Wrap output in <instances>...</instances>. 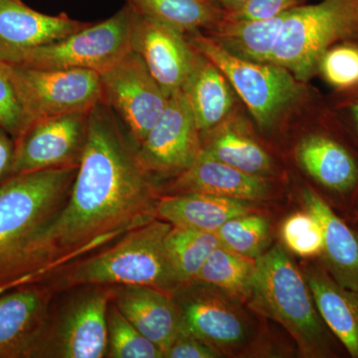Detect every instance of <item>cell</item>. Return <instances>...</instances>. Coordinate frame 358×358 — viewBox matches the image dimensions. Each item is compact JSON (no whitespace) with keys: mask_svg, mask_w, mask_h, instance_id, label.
<instances>
[{"mask_svg":"<svg viewBox=\"0 0 358 358\" xmlns=\"http://www.w3.org/2000/svg\"><path fill=\"white\" fill-rule=\"evenodd\" d=\"M136 150L114 110L96 103L68 199L35 242V282L157 218L159 189L141 171Z\"/></svg>","mask_w":358,"mask_h":358,"instance_id":"1","label":"cell"},{"mask_svg":"<svg viewBox=\"0 0 358 358\" xmlns=\"http://www.w3.org/2000/svg\"><path fill=\"white\" fill-rule=\"evenodd\" d=\"M78 166L16 174L0 186V294L33 282L37 237L64 205Z\"/></svg>","mask_w":358,"mask_h":358,"instance_id":"2","label":"cell"},{"mask_svg":"<svg viewBox=\"0 0 358 358\" xmlns=\"http://www.w3.org/2000/svg\"><path fill=\"white\" fill-rule=\"evenodd\" d=\"M173 225L155 218L44 280L54 291L88 286H145L171 294L180 286L166 247Z\"/></svg>","mask_w":358,"mask_h":358,"instance_id":"3","label":"cell"},{"mask_svg":"<svg viewBox=\"0 0 358 358\" xmlns=\"http://www.w3.org/2000/svg\"><path fill=\"white\" fill-rule=\"evenodd\" d=\"M255 261L247 307L281 324L294 339L301 357H338V339L320 317L303 273L286 249L277 245Z\"/></svg>","mask_w":358,"mask_h":358,"instance_id":"4","label":"cell"},{"mask_svg":"<svg viewBox=\"0 0 358 358\" xmlns=\"http://www.w3.org/2000/svg\"><path fill=\"white\" fill-rule=\"evenodd\" d=\"M358 37V0H322L287 11L270 63L299 81L315 74L324 52Z\"/></svg>","mask_w":358,"mask_h":358,"instance_id":"5","label":"cell"},{"mask_svg":"<svg viewBox=\"0 0 358 358\" xmlns=\"http://www.w3.org/2000/svg\"><path fill=\"white\" fill-rule=\"evenodd\" d=\"M183 329L221 357L255 352L260 327L243 301L199 281L181 284L171 294Z\"/></svg>","mask_w":358,"mask_h":358,"instance_id":"6","label":"cell"},{"mask_svg":"<svg viewBox=\"0 0 358 358\" xmlns=\"http://www.w3.org/2000/svg\"><path fill=\"white\" fill-rule=\"evenodd\" d=\"M193 48L227 78L259 128L271 129L300 100L301 82L281 66L232 55L202 31L186 35Z\"/></svg>","mask_w":358,"mask_h":358,"instance_id":"7","label":"cell"},{"mask_svg":"<svg viewBox=\"0 0 358 358\" xmlns=\"http://www.w3.org/2000/svg\"><path fill=\"white\" fill-rule=\"evenodd\" d=\"M136 11L127 4L102 22L53 43L21 52L4 62L36 69H85L102 74L133 50Z\"/></svg>","mask_w":358,"mask_h":358,"instance_id":"8","label":"cell"},{"mask_svg":"<svg viewBox=\"0 0 358 358\" xmlns=\"http://www.w3.org/2000/svg\"><path fill=\"white\" fill-rule=\"evenodd\" d=\"M4 63L29 124L42 117L89 110L103 100L101 75L96 71L36 69Z\"/></svg>","mask_w":358,"mask_h":358,"instance_id":"9","label":"cell"},{"mask_svg":"<svg viewBox=\"0 0 358 358\" xmlns=\"http://www.w3.org/2000/svg\"><path fill=\"white\" fill-rule=\"evenodd\" d=\"M202 152L201 133L180 90L169 95L162 115L136 150V162L152 183L171 180Z\"/></svg>","mask_w":358,"mask_h":358,"instance_id":"10","label":"cell"},{"mask_svg":"<svg viewBox=\"0 0 358 358\" xmlns=\"http://www.w3.org/2000/svg\"><path fill=\"white\" fill-rule=\"evenodd\" d=\"M100 75L103 102L114 110L138 148L164 113L169 96L134 49Z\"/></svg>","mask_w":358,"mask_h":358,"instance_id":"11","label":"cell"},{"mask_svg":"<svg viewBox=\"0 0 358 358\" xmlns=\"http://www.w3.org/2000/svg\"><path fill=\"white\" fill-rule=\"evenodd\" d=\"M91 110L52 115L30 122L14 138L13 176L79 166L88 136Z\"/></svg>","mask_w":358,"mask_h":358,"instance_id":"12","label":"cell"},{"mask_svg":"<svg viewBox=\"0 0 358 358\" xmlns=\"http://www.w3.org/2000/svg\"><path fill=\"white\" fill-rule=\"evenodd\" d=\"M66 308L57 329L46 336L36 357L102 358L108 352V312L113 287L88 286Z\"/></svg>","mask_w":358,"mask_h":358,"instance_id":"13","label":"cell"},{"mask_svg":"<svg viewBox=\"0 0 358 358\" xmlns=\"http://www.w3.org/2000/svg\"><path fill=\"white\" fill-rule=\"evenodd\" d=\"M53 292L40 281L0 294V358L36 357L50 320Z\"/></svg>","mask_w":358,"mask_h":358,"instance_id":"14","label":"cell"},{"mask_svg":"<svg viewBox=\"0 0 358 358\" xmlns=\"http://www.w3.org/2000/svg\"><path fill=\"white\" fill-rule=\"evenodd\" d=\"M133 49L140 54L150 74L169 96L180 90L197 56L185 34L138 11Z\"/></svg>","mask_w":358,"mask_h":358,"instance_id":"15","label":"cell"},{"mask_svg":"<svg viewBox=\"0 0 358 358\" xmlns=\"http://www.w3.org/2000/svg\"><path fill=\"white\" fill-rule=\"evenodd\" d=\"M196 192L260 202L272 199L275 186L271 178L244 173L202 150L192 166L164 185V194Z\"/></svg>","mask_w":358,"mask_h":358,"instance_id":"16","label":"cell"},{"mask_svg":"<svg viewBox=\"0 0 358 358\" xmlns=\"http://www.w3.org/2000/svg\"><path fill=\"white\" fill-rule=\"evenodd\" d=\"M88 24L65 13L55 16L40 13L22 0H0V60L53 43Z\"/></svg>","mask_w":358,"mask_h":358,"instance_id":"17","label":"cell"},{"mask_svg":"<svg viewBox=\"0 0 358 358\" xmlns=\"http://www.w3.org/2000/svg\"><path fill=\"white\" fill-rule=\"evenodd\" d=\"M112 301L145 338L166 352L183 327L171 294L145 286L113 287Z\"/></svg>","mask_w":358,"mask_h":358,"instance_id":"18","label":"cell"},{"mask_svg":"<svg viewBox=\"0 0 358 358\" xmlns=\"http://www.w3.org/2000/svg\"><path fill=\"white\" fill-rule=\"evenodd\" d=\"M301 199L324 231L322 266L339 285L358 291V230L350 228L313 188L306 187Z\"/></svg>","mask_w":358,"mask_h":358,"instance_id":"19","label":"cell"},{"mask_svg":"<svg viewBox=\"0 0 358 358\" xmlns=\"http://www.w3.org/2000/svg\"><path fill=\"white\" fill-rule=\"evenodd\" d=\"M303 275L320 317L352 358H358V291L334 281L322 264H310Z\"/></svg>","mask_w":358,"mask_h":358,"instance_id":"20","label":"cell"},{"mask_svg":"<svg viewBox=\"0 0 358 358\" xmlns=\"http://www.w3.org/2000/svg\"><path fill=\"white\" fill-rule=\"evenodd\" d=\"M255 202L204 193L159 195L157 217L174 227L214 232L231 218L257 212Z\"/></svg>","mask_w":358,"mask_h":358,"instance_id":"21","label":"cell"},{"mask_svg":"<svg viewBox=\"0 0 358 358\" xmlns=\"http://www.w3.org/2000/svg\"><path fill=\"white\" fill-rule=\"evenodd\" d=\"M296 159L305 173L329 192L346 196L357 189V160L331 136L313 134L301 138Z\"/></svg>","mask_w":358,"mask_h":358,"instance_id":"22","label":"cell"},{"mask_svg":"<svg viewBox=\"0 0 358 358\" xmlns=\"http://www.w3.org/2000/svg\"><path fill=\"white\" fill-rule=\"evenodd\" d=\"M180 91L189 105L201 134L215 128L229 117L234 102L229 82L219 68L199 52L192 72Z\"/></svg>","mask_w":358,"mask_h":358,"instance_id":"23","label":"cell"},{"mask_svg":"<svg viewBox=\"0 0 358 358\" xmlns=\"http://www.w3.org/2000/svg\"><path fill=\"white\" fill-rule=\"evenodd\" d=\"M202 150L244 173L271 178L275 173L272 157L246 129L228 117L220 124L201 134Z\"/></svg>","mask_w":358,"mask_h":358,"instance_id":"24","label":"cell"},{"mask_svg":"<svg viewBox=\"0 0 358 358\" xmlns=\"http://www.w3.org/2000/svg\"><path fill=\"white\" fill-rule=\"evenodd\" d=\"M286 13L259 20H233L223 16L207 30L208 36L232 55L257 63H270Z\"/></svg>","mask_w":358,"mask_h":358,"instance_id":"25","label":"cell"},{"mask_svg":"<svg viewBox=\"0 0 358 358\" xmlns=\"http://www.w3.org/2000/svg\"><path fill=\"white\" fill-rule=\"evenodd\" d=\"M128 3L138 13L185 35L210 29L225 13L216 0H128Z\"/></svg>","mask_w":358,"mask_h":358,"instance_id":"26","label":"cell"},{"mask_svg":"<svg viewBox=\"0 0 358 358\" xmlns=\"http://www.w3.org/2000/svg\"><path fill=\"white\" fill-rule=\"evenodd\" d=\"M255 268V259L239 255L219 245L205 261L193 281L210 285L247 305Z\"/></svg>","mask_w":358,"mask_h":358,"instance_id":"27","label":"cell"},{"mask_svg":"<svg viewBox=\"0 0 358 358\" xmlns=\"http://www.w3.org/2000/svg\"><path fill=\"white\" fill-rule=\"evenodd\" d=\"M219 245L216 233L173 226L166 235V247L179 282L193 281Z\"/></svg>","mask_w":358,"mask_h":358,"instance_id":"28","label":"cell"},{"mask_svg":"<svg viewBox=\"0 0 358 358\" xmlns=\"http://www.w3.org/2000/svg\"><path fill=\"white\" fill-rule=\"evenodd\" d=\"M215 233L224 248L251 259L262 255L271 240L268 218L257 212L231 218Z\"/></svg>","mask_w":358,"mask_h":358,"instance_id":"29","label":"cell"},{"mask_svg":"<svg viewBox=\"0 0 358 358\" xmlns=\"http://www.w3.org/2000/svg\"><path fill=\"white\" fill-rule=\"evenodd\" d=\"M107 355L112 358L164 357L162 348L138 331L113 301L108 312Z\"/></svg>","mask_w":358,"mask_h":358,"instance_id":"30","label":"cell"},{"mask_svg":"<svg viewBox=\"0 0 358 358\" xmlns=\"http://www.w3.org/2000/svg\"><path fill=\"white\" fill-rule=\"evenodd\" d=\"M281 237L286 249L301 258H317L324 250L322 225L308 210L296 212L286 218L282 225Z\"/></svg>","mask_w":358,"mask_h":358,"instance_id":"31","label":"cell"},{"mask_svg":"<svg viewBox=\"0 0 358 358\" xmlns=\"http://www.w3.org/2000/svg\"><path fill=\"white\" fill-rule=\"evenodd\" d=\"M317 71L334 88H358V44L350 40L334 45L320 59Z\"/></svg>","mask_w":358,"mask_h":358,"instance_id":"32","label":"cell"},{"mask_svg":"<svg viewBox=\"0 0 358 358\" xmlns=\"http://www.w3.org/2000/svg\"><path fill=\"white\" fill-rule=\"evenodd\" d=\"M28 124L29 121L7 72L6 63L0 60V126L15 138Z\"/></svg>","mask_w":358,"mask_h":358,"instance_id":"33","label":"cell"},{"mask_svg":"<svg viewBox=\"0 0 358 358\" xmlns=\"http://www.w3.org/2000/svg\"><path fill=\"white\" fill-rule=\"evenodd\" d=\"M303 0H248L241 8L224 13V17L233 20H259L275 17L301 6Z\"/></svg>","mask_w":358,"mask_h":358,"instance_id":"34","label":"cell"},{"mask_svg":"<svg viewBox=\"0 0 358 358\" xmlns=\"http://www.w3.org/2000/svg\"><path fill=\"white\" fill-rule=\"evenodd\" d=\"M167 358H217L222 357L204 341L183 329L176 341L164 352Z\"/></svg>","mask_w":358,"mask_h":358,"instance_id":"35","label":"cell"},{"mask_svg":"<svg viewBox=\"0 0 358 358\" xmlns=\"http://www.w3.org/2000/svg\"><path fill=\"white\" fill-rule=\"evenodd\" d=\"M15 140L0 126V186L13 176Z\"/></svg>","mask_w":358,"mask_h":358,"instance_id":"36","label":"cell"},{"mask_svg":"<svg viewBox=\"0 0 358 358\" xmlns=\"http://www.w3.org/2000/svg\"><path fill=\"white\" fill-rule=\"evenodd\" d=\"M225 13H233L246 3L248 0H216Z\"/></svg>","mask_w":358,"mask_h":358,"instance_id":"37","label":"cell"},{"mask_svg":"<svg viewBox=\"0 0 358 358\" xmlns=\"http://www.w3.org/2000/svg\"><path fill=\"white\" fill-rule=\"evenodd\" d=\"M348 110H350V117H352V121L355 122L358 131V99L350 103Z\"/></svg>","mask_w":358,"mask_h":358,"instance_id":"38","label":"cell"}]
</instances>
